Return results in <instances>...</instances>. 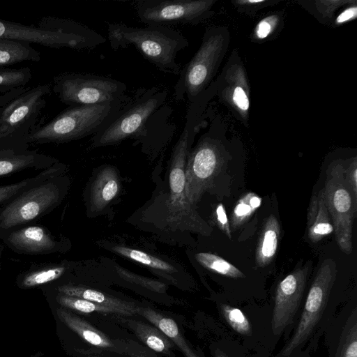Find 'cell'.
<instances>
[{
	"label": "cell",
	"instance_id": "1",
	"mask_svg": "<svg viewBox=\"0 0 357 357\" xmlns=\"http://www.w3.org/2000/svg\"><path fill=\"white\" fill-rule=\"evenodd\" d=\"M337 276V266L331 259H326L318 268L309 289L300 319L295 329L282 347L280 355L291 357L307 349V353L317 347L335 316L330 308L331 292Z\"/></svg>",
	"mask_w": 357,
	"mask_h": 357
},
{
	"label": "cell",
	"instance_id": "2",
	"mask_svg": "<svg viewBox=\"0 0 357 357\" xmlns=\"http://www.w3.org/2000/svg\"><path fill=\"white\" fill-rule=\"evenodd\" d=\"M107 38L113 50L133 45L160 70L174 75H178L181 70L177 54L188 46V40L181 33L162 25L135 27L109 23Z\"/></svg>",
	"mask_w": 357,
	"mask_h": 357
},
{
	"label": "cell",
	"instance_id": "3",
	"mask_svg": "<svg viewBox=\"0 0 357 357\" xmlns=\"http://www.w3.org/2000/svg\"><path fill=\"white\" fill-rule=\"evenodd\" d=\"M51 91L52 84L46 83L0 96V149H29L27 138Z\"/></svg>",
	"mask_w": 357,
	"mask_h": 357
},
{
	"label": "cell",
	"instance_id": "4",
	"mask_svg": "<svg viewBox=\"0 0 357 357\" xmlns=\"http://www.w3.org/2000/svg\"><path fill=\"white\" fill-rule=\"evenodd\" d=\"M129 98L95 105L69 106L50 121L35 128L26 143H65L94 135L119 110Z\"/></svg>",
	"mask_w": 357,
	"mask_h": 357
},
{
	"label": "cell",
	"instance_id": "5",
	"mask_svg": "<svg viewBox=\"0 0 357 357\" xmlns=\"http://www.w3.org/2000/svg\"><path fill=\"white\" fill-rule=\"evenodd\" d=\"M62 174L24 190L0 206V240L10 232L33 224L56 208L63 198L67 182Z\"/></svg>",
	"mask_w": 357,
	"mask_h": 357
},
{
	"label": "cell",
	"instance_id": "6",
	"mask_svg": "<svg viewBox=\"0 0 357 357\" xmlns=\"http://www.w3.org/2000/svg\"><path fill=\"white\" fill-rule=\"evenodd\" d=\"M168 91L152 87L138 90L92 138V146L100 147L137 139L149 119L165 105Z\"/></svg>",
	"mask_w": 357,
	"mask_h": 357
},
{
	"label": "cell",
	"instance_id": "7",
	"mask_svg": "<svg viewBox=\"0 0 357 357\" xmlns=\"http://www.w3.org/2000/svg\"><path fill=\"white\" fill-rule=\"evenodd\" d=\"M54 27L57 30H45L0 20V39L77 50H92L106 42V38L99 33L74 20H63L54 24Z\"/></svg>",
	"mask_w": 357,
	"mask_h": 357
},
{
	"label": "cell",
	"instance_id": "8",
	"mask_svg": "<svg viewBox=\"0 0 357 357\" xmlns=\"http://www.w3.org/2000/svg\"><path fill=\"white\" fill-rule=\"evenodd\" d=\"M51 84L60 101L68 106L113 102L126 96L124 82L98 75L65 72L54 77Z\"/></svg>",
	"mask_w": 357,
	"mask_h": 357
},
{
	"label": "cell",
	"instance_id": "9",
	"mask_svg": "<svg viewBox=\"0 0 357 357\" xmlns=\"http://www.w3.org/2000/svg\"><path fill=\"white\" fill-rule=\"evenodd\" d=\"M321 189L333 222L337 244L343 252L350 254L353 250V225L357 200L346 185L344 164L341 160L333 161L328 165L324 187Z\"/></svg>",
	"mask_w": 357,
	"mask_h": 357
},
{
	"label": "cell",
	"instance_id": "10",
	"mask_svg": "<svg viewBox=\"0 0 357 357\" xmlns=\"http://www.w3.org/2000/svg\"><path fill=\"white\" fill-rule=\"evenodd\" d=\"M225 153L215 133V123L189 151L185 166V192L190 205L195 204L225 164Z\"/></svg>",
	"mask_w": 357,
	"mask_h": 357
},
{
	"label": "cell",
	"instance_id": "11",
	"mask_svg": "<svg viewBox=\"0 0 357 357\" xmlns=\"http://www.w3.org/2000/svg\"><path fill=\"white\" fill-rule=\"evenodd\" d=\"M220 33L217 29H208L197 52L181 70L174 89L176 101L183 100L186 96L188 102H192L206 90L221 54L222 43Z\"/></svg>",
	"mask_w": 357,
	"mask_h": 357
},
{
	"label": "cell",
	"instance_id": "12",
	"mask_svg": "<svg viewBox=\"0 0 357 357\" xmlns=\"http://www.w3.org/2000/svg\"><path fill=\"white\" fill-rule=\"evenodd\" d=\"M213 4L209 0H140L136 10L147 25L197 24L209 17Z\"/></svg>",
	"mask_w": 357,
	"mask_h": 357
},
{
	"label": "cell",
	"instance_id": "13",
	"mask_svg": "<svg viewBox=\"0 0 357 357\" xmlns=\"http://www.w3.org/2000/svg\"><path fill=\"white\" fill-rule=\"evenodd\" d=\"M311 264L308 261L294 269L278 283L271 320V328L275 335L282 333L294 321L301 304Z\"/></svg>",
	"mask_w": 357,
	"mask_h": 357
},
{
	"label": "cell",
	"instance_id": "14",
	"mask_svg": "<svg viewBox=\"0 0 357 357\" xmlns=\"http://www.w3.org/2000/svg\"><path fill=\"white\" fill-rule=\"evenodd\" d=\"M15 253L26 255H44L61 252L66 243L56 238L45 226L30 224L20 227L1 239Z\"/></svg>",
	"mask_w": 357,
	"mask_h": 357
},
{
	"label": "cell",
	"instance_id": "15",
	"mask_svg": "<svg viewBox=\"0 0 357 357\" xmlns=\"http://www.w3.org/2000/svg\"><path fill=\"white\" fill-rule=\"evenodd\" d=\"M328 357H357V307L348 304L325 331Z\"/></svg>",
	"mask_w": 357,
	"mask_h": 357
},
{
	"label": "cell",
	"instance_id": "16",
	"mask_svg": "<svg viewBox=\"0 0 357 357\" xmlns=\"http://www.w3.org/2000/svg\"><path fill=\"white\" fill-rule=\"evenodd\" d=\"M59 161L36 150L0 149V178L25 169L43 170Z\"/></svg>",
	"mask_w": 357,
	"mask_h": 357
},
{
	"label": "cell",
	"instance_id": "17",
	"mask_svg": "<svg viewBox=\"0 0 357 357\" xmlns=\"http://www.w3.org/2000/svg\"><path fill=\"white\" fill-rule=\"evenodd\" d=\"M59 319L89 344L103 350L123 354L125 341L114 340L87 321L61 307L56 311Z\"/></svg>",
	"mask_w": 357,
	"mask_h": 357
},
{
	"label": "cell",
	"instance_id": "18",
	"mask_svg": "<svg viewBox=\"0 0 357 357\" xmlns=\"http://www.w3.org/2000/svg\"><path fill=\"white\" fill-rule=\"evenodd\" d=\"M57 293L83 298L96 303L121 310L124 316L139 314L140 307L101 291L79 286L61 284L56 287Z\"/></svg>",
	"mask_w": 357,
	"mask_h": 357
},
{
	"label": "cell",
	"instance_id": "19",
	"mask_svg": "<svg viewBox=\"0 0 357 357\" xmlns=\"http://www.w3.org/2000/svg\"><path fill=\"white\" fill-rule=\"evenodd\" d=\"M307 231L309 239L317 243L333 232V225L326 206L323 191L312 195L307 215Z\"/></svg>",
	"mask_w": 357,
	"mask_h": 357
},
{
	"label": "cell",
	"instance_id": "20",
	"mask_svg": "<svg viewBox=\"0 0 357 357\" xmlns=\"http://www.w3.org/2000/svg\"><path fill=\"white\" fill-rule=\"evenodd\" d=\"M122 321L135 334L137 337L149 349L164 356H174L175 344L172 340L156 326L132 319H123Z\"/></svg>",
	"mask_w": 357,
	"mask_h": 357
},
{
	"label": "cell",
	"instance_id": "21",
	"mask_svg": "<svg viewBox=\"0 0 357 357\" xmlns=\"http://www.w3.org/2000/svg\"><path fill=\"white\" fill-rule=\"evenodd\" d=\"M120 189L116 171L111 167L101 170L91 188L90 205L93 211L103 209L118 194Z\"/></svg>",
	"mask_w": 357,
	"mask_h": 357
},
{
	"label": "cell",
	"instance_id": "22",
	"mask_svg": "<svg viewBox=\"0 0 357 357\" xmlns=\"http://www.w3.org/2000/svg\"><path fill=\"white\" fill-rule=\"evenodd\" d=\"M67 271L68 266L64 263L34 264L18 275L17 282L22 288L36 287L56 281Z\"/></svg>",
	"mask_w": 357,
	"mask_h": 357
},
{
	"label": "cell",
	"instance_id": "23",
	"mask_svg": "<svg viewBox=\"0 0 357 357\" xmlns=\"http://www.w3.org/2000/svg\"><path fill=\"white\" fill-rule=\"evenodd\" d=\"M280 225L271 214L264 221L256 248L255 261L258 267L268 266L273 259L278 246Z\"/></svg>",
	"mask_w": 357,
	"mask_h": 357
},
{
	"label": "cell",
	"instance_id": "24",
	"mask_svg": "<svg viewBox=\"0 0 357 357\" xmlns=\"http://www.w3.org/2000/svg\"><path fill=\"white\" fill-rule=\"evenodd\" d=\"M139 314L160 329L183 354L185 357H199L189 345L177 324L171 318L149 307H141Z\"/></svg>",
	"mask_w": 357,
	"mask_h": 357
},
{
	"label": "cell",
	"instance_id": "25",
	"mask_svg": "<svg viewBox=\"0 0 357 357\" xmlns=\"http://www.w3.org/2000/svg\"><path fill=\"white\" fill-rule=\"evenodd\" d=\"M40 59V52L29 43L0 39V68L24 61L38 62Z\"/></svg>",
	"mask_w": 357,
	"mask_h": 357
},
{
	"label": "cell",
	"instance_id": "26",
	"mask_svg": "<svg viewBox=\"0 0 357 357\" xmlns=\"http://www.w3.org/2000/svg\"><path fill=\"white\" fill-rule=\"evenodd\" d=\"M64 172V165L58 162L52 166L41 170L35 176L13 183L0 185V206L32 185L55 176L63 174Z\"/></svg>",
	"mask_w": 357,
	"mask_h": 357
},
{
	"label": "cell",
	"instance_id": "27",
	"mask_svg": "<svg viewBox=\"0 0 357 357\" xmlns=\"http://www.w3.org/2000/svg\"><path fill=\"white\" fill-rule=\"evenodd\" d=\"M261 204V198L254 192L244 195L236 202L230 217V229H236L247 222Z\"/></svg>",
	"mask_w": 357,
	"mask_h": 357
},
{
	"label": "cell",
	"instance_id": "28",
	"mask_svg": "<svg viewBox=\"0 0 357 357\" xmlns=\"http://www.w3.org/2000/svg\"><path fill=\"white\" fill-rule=\"evenodd\" d=\"M56 300L58 303L65 308L83 313L98 312L102 314H116L124 316L123 313L118 309L100 305L77 297L57 293Z\"/></svg>",
	"mask_w": 357,
	"mask_h": 357
},
{
	"label": "cell",
	"instance_id": "29",
	"mask_svg": "<svg viewBox=\"0 0 357 357\" xmlns=\"http://www.w3.org/2000/svg\"><path fill=\"white\" fill-rule=\"evenodd\" d=\"M197 261L206 268L222 275L232 278H243L245 275L234 265L218 255L209 252H199Z\"/></svg>",
	"mask_w": 357,
	"mask_h": 357
},
{
	"label": "cell",
	"instance_id": "30",
	"mask_svg": "<svg viewBox=\"0 0 357 357\" xmlns=\"http://www.w3.org/2000/svg\"><path fill=\"white\" fill-rule=\"evenodd\" d=\"M29 67L20 68H0V96L24 88L31 79Z\"/></svg>",
	"mask_w": 357,
	"mask_h": 357
},
{
	"label": "cell",
	"instance_id": "31",
	"mask_svg": "<svg viewBox=\"0 0 357 357\" xmlns=\"http://www.w3.org/2000/svg\"><path fill=\"white\" fill-rule=\"evenodd\" d=\"M112 249L119 255L151 268L169 273H172L176 271L172 264L143 251L121 245L115 246Z\"/></svg>",
	"mask_w": 357,
	"mask_h": 357
},
{
	"label": "cell",
	"instance_id": "32",
	"mask_svg": "<svg viewBox=\"0 0 357 357\" xmlns=\"http://www.w3.org/2000/svg\"><path fill=\"white\" fill-rule=\"evenodd\" d=\"M220 310L226 321L236 332L243 335H251V324L241 310L223 304Z\"/></svg>",
	"mask_w": 357,
	"mask_h": 357
},
{
	"label": "cell",
	"instance_id": "33",
	"mask_svg": "<svg viewBox=\"0 0 357 357\" xmlns=\"http://www.w3.org/2000/svg\"><path fill=\"white\" fill-rule=\"evenodd\" d=\"M116 268L119 275L128 282L137 284L158 293H163L166 290V285L162 282L135 275L117 266Z\"/></svg>",
	"mask_w": 357,
	"mask_h": 357
},
{
	"label": "cell",
	"instance_id": "34",
	"mask_svg": "<svg viewBox=\"0 0 357 357\" xmlns=\"http://www.w3.org/2000/svg\"><path fill=\"white\" fill-rule=\"evenodd\" d=\"M126 357H159L153 351L140 344L133 340L125 341L124 351L122 354ZM86 357H107L99 354H87Z\"/></svg>",
	"mask_w": 357,
	"mask_h": 357
},
{
	"label": "cell",
	"instance_id": "35",
	"mask_svg": "<svg viewBox=\"0 0 357 357\" xmlns=\"http://www.w3.org/2000/svg\"><path fill=\"white\" fill-rule=\"evenodd\" d=\"M344 178L346 185L354 198L357 200V160L354 157L351 162L345 167L344 165Z\"/></svg>",
	"mask_w": 357,
	"mask_h": 357
},
{
	"label": "cell",
	"instance_id": "36",
	"mask_svg": "<svg viewBox=\"0 0 357 357\" xmlns=\"http://www.w3.org/2000/svg\"><path fill=\"white\" fill-rule=\"evenodd\" d=\"M215 218L220 229L227 235L231 237V231L229 222L227 216L225 207L222 204H219L215 209Z\"/></svg>",
	"mask_w": 357,
	"mask_h": 357
},
{
	"label": "cell",
	"instance_id": "37",
	"mask_svg": "<svg viewBox=\"0 0 357 357\" xmlns=\"http://www.w3.org/2000/svg\"><path fill=\"white\" fill-rule=\"evenodd\" d=\"M233 102L242 112H247L249 108V98L241 86H236L232 94Z\"/></svg>",
	"mask_w": 357,
	"mask_h": 357
},
{
	"label": "cell",
	"instance_id": "38",
	"mask_svg": "<svg viewBox=\"0 0 357 357\" xmlns=\"http://www.w3.org/2000/svg\"><path fill=\"white\" fill-rule=\"evenodd\" d=\"M273 21L266 18L259 23L257 26L256 33L259 38H265L272 31Z\"/></svg>",
	"mask_w": 357,
	"mask_h": 357
},
{
	"label": "cell",
	"instance_id": "39",
	"mask_svg": "<svg viewBox=\"0 0 357 357\" xmlns=\"http://www.w3.org/2000/svg\"><path fill=\"white\" fill-rule=\"evenodd\" d=\"M356 16V7H351L343 11L337 18V23H342L350 20Z\"/></svg>",
	"mask_w": 357,
	"mask_h": 357
},
{
	"label": "cell",
	"instance_id": "40",
	"mask_svg": "<svg viewBox=\"0 0 357 357\" xmlns=\"http://www.w3.org/2000/svg\"><path fill=\"white\" fill-rule=\"evenodd\" d=\"M214 357H227L225 353L220 349H216L214 352Z\"/></svg>",
	"mask_w": 357,
	"mask_h": 357
},
{
	"label": "cell",
	"instance_id": "41",
	"mask_svg": "<svg viewBox=\"0 0 357 357\" xmlns=\"http://www.w3.org/2000/svg\"><path fill=\"white\" fill-rule=\"evenodd\" d=\"M3 250V246L2 245H0V268H1V264Z\"/></svg>",
	"mask_w": 357,
	"mask_h": 357
},
{
	"label": "cell",
	"instance_id": "42",
	"mask_svg": "<svg viewBox=\"0 0 357 357\" xmlns=\"http://www.w3.org/2000/svg\"><path fill=\"white\" fill-rule=\"evenodd\" d=\"M307 354L308 353L306 351L305 354H304V357H309V356H307Z\"/></svg>",
	"mask_w": 357,
	"mask_h": 357
}]
</instances>
